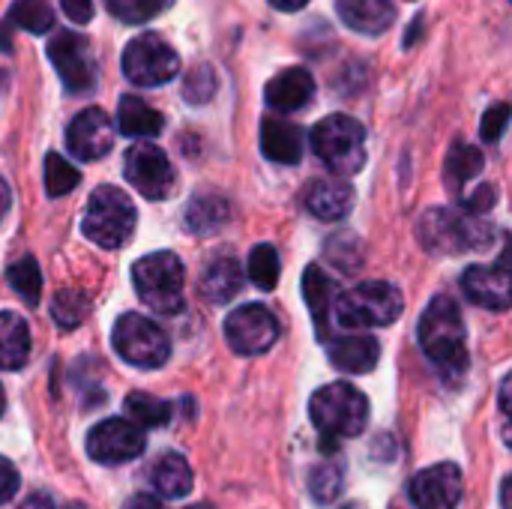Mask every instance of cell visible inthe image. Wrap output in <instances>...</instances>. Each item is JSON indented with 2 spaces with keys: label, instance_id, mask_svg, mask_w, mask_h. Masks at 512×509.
Listing matches in <instances>:
<instances>
[{
  "label": "cell",
  "instance_id": "cell-8",
  "mask_svg": "<svg viewBox=\"0 0 512 509\" xmlns=\"http://www.w3.org/2000/svg\"><path fill=\"white\" fill-rule=\"evenodd\" d=\"M111 342H114V351L138 369H159L171 357V342L165 330L135 312L117 318Z\"/></svg>",
  "mask_w": 512,
  "mask_h": 509
},
{
  "label": "cell",
  "instance_id": "cell-30",
  "mask_svg": "<svg viewBox=\"0 0 512 509\" xmlns=\"http://www.w3.org/2000/svg\"><path fill=\"white\" fill-rule=\"evenodd\" d=\"M6 279H9L12 291H15L27 306H36V303H39V294H42V273H39L36 258L24 255V258H18L15 264H9Z\"/></svg>",
  "mask_w": 512,
  "mask_h": 509
},
{
  "label": "cell",
  "instance_id": "cell-26",
  "mask_svg": "<svg viewBox=\"0 0 512 509\" xmlns=\"http://www.w3.org/2000/svg\"><path fill=\"white\" fill-rule=\"evenodd\" d=\"M243 285V270L231 255H219L207 264L204 276H201V291L210 303H228L237 297Z\"/></svg>",
  "mask_w": 512,
  "mask_h": 509
},
{
  "label": "cell",
  "instance_id": "cell-14",
  "mask_svg": "<svg viewBox=\"0 0 512 509\" xmlns=\"http://www.w3.org/2000/svg\"><path fill=\"white\" fill-rule=\"evenodd\" d=\"M462 495H465L462 471L453 462H441L420 471L408 486V498L417 509H456Z\"/></svg>",
  "mask_w": 512,
  "mask_h": 509
},
{
  "label": "cell",
  "instance_id": "cell-45",
  "mask_svg": "<svg viewBox=\"0 0 512 509\" xmlns=\"http://www.w3.org/2000/svg\"><path fill=\"white\" fill-rule=\"evenodd\" d=\"M3 411H6V396H3V387H0V417H3Z\"/></svg>",
  "mask_w": 512,
  "mask_h": 509
},
{
  "label": "cell",
  "instance_id": "cell-13",
  "mask_svg": "<svg viewBox=\"0 0 512 509\" xmlns=\"http://www.w3.org/2000/svg\"><path fill=\"white\" fill-rule=\"evenodd\" d=\"M144 447H147L144 432L123 417L102 420L87 435V456L99 465H126L138 459Z\"/></svg>",
  "mask_w": 512,
  "mask_h": 509
},
{
  "label": "cell",
  "instance_id": "cell-10",
  "mask_svg": "<svg viewBox=\"0 0 512 509\" xmlns=\"http://www.w3.org/2000/svg\"><path fill=\"white\" fill-rule=\"evenodd\" d=\"M48 60L57 69L66 93L72 96H84L96 90L99 81V69H96V57L87 45L84 36L72 33V30H60L51 42H48Z\"/></svg>",
  "mask_w": 512,
  "mask_h": 509
},
{
  "label": "cell",
  "instance_id": "cell-44",
  "mask_svg": "<svg viewBox=\"0 0 512 509\" xmlns=\"http://www.w3.org/2000/svg\"><path fill=\"white\" fill-rule=\"evenodd\" d=\"M9 204H12V195H9V186L0 180V219L6 216V210H9Z\"/></svg>",
  "mask_w": 512,
  "mask_h": 509
},
{
  "label": "cell",
  "instance_id": "cell-46",
  "mask_svg": "<svg viewBox=\"0 0 512 509\" xmlns=\"http://www.w3.org/2000/svg\"><path fill=\"white\" fill-rule=\"evenodd\" d=\"M189 509H216V507H210V504H195V507H189Z\"/></svg>",
  "mask_w": 512,
  "mask_h": 509
},
{
  "label": "cell",
  "instance_id": "cell-35",
  "mask_svg": "<svg viewBox=\"0 0 512 509\" xmlns=\"http://www.w3.org/2000/svg\"><path fill=\"white\" fill-rule=\"evenodd\" d=\"M87 312H90V300L81 291H60L51 303V315L63 330L78 327L87 318Z\"/></svg>",
  "mask_w": 512,
  "mask_h": 509
},
{
  "label": "cell",
  "instance_id": "cell-20",
  "mask_svg": "<svg viewBox=\"0 0 512 509\" xmlns=\"http://www.w3.org/2000/svg\"><path fill=\"white\" fill-rule=\"evenodd\" d=\"M303 204L315 219L336 222L345 219L354 207V189L351 183L333 177V180H312L303 192Z\"/></svg>",
  "mask_w": 512,
  "mask_h": 509
},
{
  "label": "cell",
  "instance_id": "cell-36",
  "mask_svg": "<svg viewBox=\"0 0 512 509\" xmlns=\"http://www.w3.org/2000/svg\"><path fill=\"white\" fill-rule=\"evenodd\" d=\"M309 492L318 504H330L342 492V465L339 462H321L309 477Z\"/></svg>",
  "mask_w": 512,
  "mask_h": 509
},
{
  "label": "cell",
  "instance_id": "cell-7",
  "mask_svg": "<svg viewBox=\"0 0 512 509\" xmlns=\"http://www.w3.org/2000/svg\"><path fill=\"white\" fill-rule=\"evenodd\" d=\"M135 231V204L126 192L117 186H99L84 210L81 234L102 246V249H120Z\"/></svg>",
  "mask_w": 512,
  "mask_h": 509
},
{
  "label": "cell",
  "instance_id": "cell-17",
  "mask_svg": "<svg viewBox=\"0 0 512 509\" xmlns=\"http://www.w3.org/2000/svg\"><path fill=\"white\" fill-rule=\"evenodd\" d=\"M315 96V78L303 69V66H291L282 69L279 75H273L264 87V102L267 108H273L276 114H294L303 111Z\"/></svg>",
  "mask_w": 512,
  "mask_h": 509
},
{
  "label": "cell",
  "instance_id": "cell-22",
  "mask_svg": "<svg viewBox=\"0 0 512 509\" xmlns=\"http://www.w3.org/2000/svg\"><path fill=\"white\" fill-rule=\"evenodd\" d=\"M330 363L345 372V375H366L378 366L381 357V345L378 339L366 336V333H354V336H339L330 342L327 348Z\"/></svg>",
  "mask_w": 512,
  "mask_h": 509
},
{
  "label": "cell",
  "instance_id": "cell-33",
  "mask_svg": "<svg viewBox=\"0 0 512 509\" xmlns=\"http://www.w3.org/2000/svg\"><path fill=\"white\" fill-rule=\"evenodd\" d=\"M174 0H105L108 12L123 24H144L162 15Z\"/></svg>",
  "mask_w": 512,
  "mask_h": 509
},
{
  "label": "cell",
  "instance_id": "cell-9",
  "mask_svg": "<svg viewBox=\"0 0 512 509\" xmlns=\"http://www.w3.org/2000/svg\"><path fill=\"white\" fill-rule=\"evenodd\" d=\"M177 72H180V54L156 33L135 36L123 48V75L135 87L168 84Z\"/></svg>",
  "mask_w": 512,
  "mask_h": 509
},
{
  "label": "cell",
  "instance_id": "cell-16",
  "mask_svg": "<svg viewBox=\"0 0 512 509\" xmlns=\"http://www.w3.org/2000/svg\"><path fill=\"white\" fill-rule=\"evenodd\" d=\"M462 288L465 297L483 309L492 312H507L512 303V288H510V255L504 249L501 261L495 267H471L462 276Z\"/></svg>",
  "mask_w": 512,
  "mask_h": 509
},
{
  "label": "cell",
  "instance_id": "cell-12",
  "mask_svg": "<svg viewBox=\"0 0 512 509\" xmlns=\"http://www.w3.org/2000/svg\"><path fill=\"white\" fill-rule=\"evenodd\" d=\"M126 180L150 201H162L174 192L177 174L171 168V159L165 156L162 147L141 141L135 147H129L126 153Z\"/></svg>",
  "mask_w": 512,
  "mask_h": 509
},
{
  "label": "cell",
  "instance_id": "cell-47",
  "mask_svg": "<svg viewBox=\"0 0 512 509\" xmlns=\"http://www.w3.org/2000/svg\"><path fill=\"white\" fill-rule=\"evenodd\" d=\"M3 84H6V75L0 72V90H3Z\"/></svg>",
  "mask_w": 512,
  "mask_h": 509
},
{
  "label": "cell",
  "instance_id": "cell-15",
  "mask_svg": "<svg viewBox=\"0 0 512 509\" xmlns=\"http://www.w3.org/2000/svg\"><path fill=\"white\" fill-rule=\"evenodd\" d=\"M66 147L81 162H96L114 147V123L102 108H84L66 129Z\"/></svg>",
  "mask_w": 512,
  "mask_h": 509
},
{
  "label": "cell",
  "instance_id": "cell-24",
  "mask_svg": "<svg viewBox=\"0 0 512 509\" xmlns=\"http://www.w3.org/2000/svg\"><path fill=\"white\" fill-rule=\"evenodd\" d=\"M30 357V330L27 321L15 312H0V369L15 372Z\"/></svg>",
  "mask_w": 512,
  "mask_h": 509
},
{
  "label": "cell",
  "instance_id": "cell-34",
  "mask_svg": "<svg viewBox=\"0 0 512 509\" xmlns=\"http://www.w3.org/2000/svg\"><path fill=\"white\" fill-rule=\"evenodd\" d=\"M81 174L60 156V153H48L45 156V192L51 198H63L78 186Z\"/></svg>",
  "mask_w": 512,
  "mask_h": 509
},
{
  "label": "cell",
  "instance_id": "cell-48",
  "mask_svg": "<svg viewBox=\"0 0 512 509\" xmlns=\"http://www.w3.org/2000/svg\"><path fill=\"white\" fill-rule=\"evenodd\" d=\"M348 509H363V504H351V507Z\"/></svg>",
  "mask_w": 512,
  "mask_h": 509
},
{
  "label": "cell",
  "instance_id": "cell-2",
  "mask_svg": "<svg viewBox=\"0 0 512 509\" xmlns=\"http://www.w3.org/2000/svg\"><path fill=\"white\" fill-rule=\"evenodd\" d=\"M492 225L483 222V216H474L468 210H450V207H432L417 222V237L426 252L432 255H462L474 249H486L492 243Z\"/></svg>",
  "mask_w": 512,
  "mask_h": 509
},
{
  "label": "cell",
  "instance_id": "cell-6",
  "mask_svg": "<svg viewBox=\"0 0 512 509\" xmlns=\"http://www.w3.org/2000/svg\"><path fill=\"white\" fill-rule=\"evenodd\" d=\"M132 282L141 303L159 315H177L183 309V285L186 270L174 252H153L135 261Z\"/></svg>",
  "mask_w": 512,
  "mask_h": 509
},
{
  "label": "cell",
  "instance_id": "cell-39",
  "mask_svg": "<svg viewBox=\"0 0 512 509\" xmlns=\"http://www.w3.org/2000/svg\"><path fill=\"white\" fill-rule=\"evenodd\" d=\"M18 468L9 462V459H3L0 456V504H9L12 498H15V492H18Z\"/></svg>",
  "mask_w": 512,
  "mask_h": 509
},
{
  "label": "cell",
  "instance_id": "cell-28",
  "mask_svg": "<svg viewBox=\"0 0 512 509\" xmlns=\"http://www.w3.org/2000/svg\"><path fill=\"white\" fill-rule=\"evenodd\" d=\"M123 411H126V420L132 426H138L141 432L165 426L171 420V414H174V408L165 399H156L150 393H129L126 402H123Z\"/></svg>",
  "mask_w": 512,
  "mask_h": 509
},
{
  "label": "cell",
  "instance_id": "cell-23",
  "mask_svg": "<svg viewBox=\"0 0 512 509\" xmlns=\"http://www.w3.org/2000/svg\"><path fill=\"white\" fill-rule=\"evenodd\" d=\"M117 126L126 138H156L165 129V117L138 96H123L117 105Z\"/></svg>",
  "mask_w": 512,
  "mask_h": 509
},
{
  "label": "cell",
  "instance_id": "cell-40",
  "mask_svg": "<svg viewBox=\"0 0 512 509\" xmlns=\"http://www.w3.org/2000/svg\"><path fill=\"white\" fill-rule=\"evenodd\" d=\"M60 6L78 24H87L93 18V0H60Z\"/></svg>",
  "mask_w": 512,
  "mask_h": 509
},
{
  "label": "cell",
  "instance_id": "cell-31",
  "mask_svg": "<svg viewBox=\"0 0 512 509\" xmlns=\"http://www.w3.org/2000/svg\"><path fill=\"white\" fill-rule=\"evenodd\" d=\"M483 171V153L471 144H456L447 156V183L453 189H462L468 180H474Z\"/></svg>",
  "mask_w": 512,
  "mask_h": 509
},
{
  "label": "cell",
  "instance_id": "cell-19",
  "mask_svg": "<svg viewBox=\"0 0 512 509\" xmlns=\"http://www.w3.org/2000/svg\"><path fill=\"white\" fill-rule=\"evenodd\" d=\"M336 15L345 27L363 36H381L393 27V0H336Z\"/></svg>",
  "mask_w": 512,
  "mask_h": 509
},
{
  "label": "cell",
  "instance_id": "cell-27",
  "mask_svg": "<svg viewBox=\"0 0 512 509\" xmlns=\"http://www.w3.org/2000/svg\"><path fill=\"white\" fill-rule=\"evenodd\" d=\"M150 480L162 498H186L192 492V468L177 453H162L150 471Z\"/></svg>",
  "mask_w": 512,
  "mask_h": 509
},
{
  "label": "cell",
  "instance_id": "cell-32",
  "mask_svg": "<svg viewBox=\"0 0 512 509\" xmlns=\"http://www.w3.org/2000/svg\"><path fill=\"white\" fill-rule=\"evenodd\" d=\"M279 252L270 243H258L249 252V279L261 288V291H273L279 285Z\"/></svg>",
  "mask_w": 512,
  "mask_h": 509
},
{
  "label": "cell",
  "instance_id": "cell-38",
  "mask_svg": "<svg viewBox=\"0 0 512 509\" xmlns=\"http://www.w3.org/2000/svg\"><path fill=\"white\" fill-rule=\"evenodd\" d=\"M507 120H510V108H507L504 102L495 105V108H489L486 117H483V126H480L483 141H489V144L501 141V135H504V129H507Z\"/></svg>",
  "mask_w": 512,
  "mask_h": 509
},
{
  "label": "cell",
  "instance_id": "cell-5",
  "mask_svg": "<svg viewBox=\"0 0 512 509\" xmlns=\"http://www.w3.org/2000/svg\"><path fill=\"white\" fill-rule=\"evenodd\" d=\"M405 312V297L390 282H363L348 294H339L333 321L345 330L390 327Z\"/></svg>",
  "mask_w": 512,
  "mask_h": 509
},
{
  "label": "cell",
  "instance_id": "cell-4",
  "mask_svg": "<svg viewBox=\"0 0 512 509\" xmlns=\"http://www.w3.org/2000/svg\"><path fill=\"white\" fill-rule=\"evenodd\" d=\"M312 150L339 180H345L366 165V129L348 114H330L312 129Z\"/></svg>",
  "mask_w": 512,
  "mask_h": 509
},
{
  "label": "cell",
  "instance_id": "cell-43",
  "mask_svg": "<svg viewBox=\"0 0 512 509\" xmlns=\"http://www.w3.org/2000/svg\"><path fill=\"white\" fill-rule=\"evenodd\" d=\"M270 6H276V9H282V12H297V9H303L309 0H267Z\"/></svg>",
  "mask_w": 512,
  "mask_h": 509
},
{
  "label": "cell",
  "instance_id": "cell-41",
  "mask_svg": "<svg viewBox=\"0 0 512 509\" xmlns=\"http://www.w3.org/2000/svg\"><path fill=\"white\" fill-rule=\"evenodd\" d=\"M18 509H57V507H54V501H51L45 492H36V495H30V498H27V501H24Z\"/></svg>",
  "mask_w": 512,
  "mask_h": 509
},
{
  "label": "cell",
  "instance_id": "cell-25",
  "mask_svg": "<svg viewBox=\"0 0 512 509\" xmlns=\"http://www.w3.org/2000/svg\"><path fill=\"white\" fill-rule=\"evenodd\" d=\"M231 216V207L222 195H195L189 204H186V213H183V225L189 234L195 237H207V234H216Z\"/></svg>",
  "mask_w": 512,
  "mask_h": 509
},
{
  "label": "cell",
  "instance_id": "cell-42",
  "mask_svg": "<svg viewBox=\"0 0 512 509\" xmlns=\"http://www.w3.org/2000/svg\"><path fill=\"white\" fill-rule=\"evenodd\" d=\"M126 509H165L156 498H150V495H135L129 504H126Z\"/></svg>",
  "mask_w": 512,
  "mask_h": 509
},
{
  "label": "cell",
  "instance_id": "cell-29",
  "mask_svg": "<svg viewBox=\"0 0 512 509\" xmlns=\"http://www.w3.org/2000/svg\"><path fill=\"white\" fill-rule=\"evenodd\" d=\"M9 24L21 27L27 33H48L54 24V6H51V0H12Z\"/></svg>",
  "mask_w": 512,
  "mask_h": 509
},
{
  "label": "cell",
  "instance_id": "cell-3",
  "mask_svg": "<svg viewBox=\"0 0 512 509\" xmlns=\"http://www.w3.org/2000/svg\"><path fill=\"white\" fill-rule=\"evenodd\" d=\"M309 417H312V426L324 435L327 450H330L333 441L363 435L369 423V399L357 387L336 381L312 393Z\"/></svg>",
  "mask_w": 512,
  "mask_h": 509
},
{
  "label": "cell",
  "instance_id": "cell-21",
  "mask_svg": "<svg viewBox=\"0 0 512 509\" xmlns=\"http://www.w3.org/2000/svg\"><path fill=\"white\" fill-rule=\"evenodd\" d=\"M303 129L285 117H264L261 123V153L279 165H297L303 159Z\"/></svg>",
  "mask_w": 512,
  "mask_h": 509
},
{
  "label": "cell",
  "instance_id": "cell-1",
  "mask_svg": "<svg viewBox=\"0 0 512 509\" xmlns=\"http://www.w3.org/2000/svg\"><path fill=\"white\" fill-rule=\"evenodd\" d=\"M420 348L447 375H462L468 369V345L459 303L447 294L432 297L420 318Z\"/></svg>",
  "mask_w": 512,
  "mask_h": 509
},
{
  "label": "cell",
  "instance_id": "cell-37",
  "mask_svg": "<svg viewBox=\"0 0 512 509\" xmlns=\"http://www.w3.org/2000/svg\"><path fill=\"white\" fill-rule=\"evenodd\" d=\"M216 72H213V66H207V63H201V66H195L192 72H189V78L183 81V96H186V102H192V105H201V102H207V99H213V93H216Z\"/></svg>",
  "mask_w": 512,
  "mask_h": 509
},
{
  "label": "cell",
  "instance_id": "cell-18",
  "mask_svg": "<svg viewBox=\"0 0 512 509\" xmlns=\"http://www.w3.org/2000/svg\"><path fill=\"white\" fill-rule=\"evenodd\" d=\"M339 285L321 270V264H309L306 273H303V297H306V306L312 309V318H315V330L318 336L327 342L333 339L330 336V324H333V309H336V300H339Z\"/></svg>",
  "mask_w": 512,
  "mask_h": 509
},
{
  "label": "cell",
  "instance_id": "cell-11",
  "mask_svg": "<svg viewBox=\"0 0 512 509\" xmlns=\"http://www.w3.org/2000/svg\"><path fill=\"white\" fill-rule=\"evenodd\" d=\"M279 333H282L279 318L264 303L240 306V309H234L225 318V339H228V345L237 354H246V357L267 354L276 345Z\"/></svg>",
  "mask_w": 512,
  "mask_h": 509
}]
</instances>
